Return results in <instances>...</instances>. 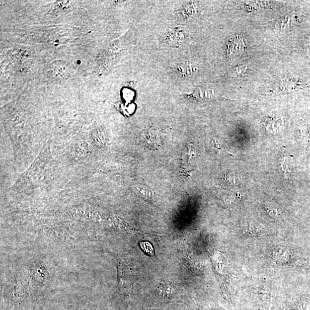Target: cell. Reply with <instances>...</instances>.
Returning <instances> with one entry per match:
<instances>
[{"mask_svg":"<svg viewBox=\"0 0 310 310\" xmlns=\"http://www.w3.org/2000/svg\"><path fill=\"white\" fill-rule=\"evenodd\" d=\"M243 47H244L243 42L239 37L232 39L228 44V55L229 56H235L241 54L243 51Z\"/></svg>","mask_w":310,"mask_h":310,"instance_id":"6da1fadb","label":"cell"},{"mask_svg":"<svg viewBox=\"0 0 310 310\" xmlns=\"http://www.w3.org/2000/svg\"><path fill=\"white\" fill-rule=\"evenodd\" d=\"M136 190L138 191V193L140 195L142 198L148 199L150 198L152 196L151 195V191L146 189L145 187H143L140 186L139 187H136Z\"/></svg>","mask_w":310,"mask_h":310,"instance_id":"7a4b0ae2","label":"cell"},{"mask_svg":"<svg viewBox=\"0 0 310 310\" xmlns=\"http://www.w3.org/2000/svg\"><path fill=\"white\" fill-rule=\"evenodd\" d=\"M142 249L145 251L147 253L152 254L154 252V250L152 246L149 242H142L141 244Z\"/></svg>","mask_w":310,"mask_h":310,"instance_id":"3957f363","label":"cell"},{"mask_svg":"<svg viewBox=\"0 0 310 310\" xmlns=\"http://www.w3.org/2000/svg\"><path fill=\"white\" fill-rule=\"evenodd\" d=\"M225 180L227 181L230 184H235V178L234 176H232L231 174H227L225 176Z\"/></svg>","mask_w":310,"mask_h":310,"instance_id":"277c9868","label":"cell"}]
</instances>
